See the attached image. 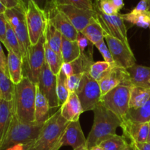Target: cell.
Wrapping results in <instances>:
<instances>
[{
    "mask_svg": "<svg viewBox=\"0 0 150 150\" xmlns=\"http://www.w3.org/2000/svg\"><path fill=\"white\" fill-rule=\"evenodd\" d=\"M57 5L67 4L86 10H95L92 0H56Z\"/></svg>",
    "mask_w": 150,
    "mask_h": 150,
    "instance_id": "obj_36",
    "label": "cell"
},
{
    "mask_svg": "<svg viewBox=\"0 0 150 150\" xmlns=\"http://www.w3.org/2000/svg\"><path fill=\"white\" fill-rule=\"evenodd\" d=\"M44 36H45V42L48 44V46L57 54L61 55L62 35L60 33L59 31L56 29L55 26L51 23L49 20H48L46 28H45Z\"/></svg>",
    "mask_w": 150,
    "mask_h": 150,
    "instance_id": "obj_27",
    "label": "cell"
},
{
    "mask_svg": "<svg viewBox=\"0 0 150 150\" xmlns=\"http://www.w3.org/2000/svg\"><path fill=\"white\" fill-rule=\"evenodd\" d=\"M127 70L132 86L150 88V67L136 64Z\"/></svg>",
    "mask_w": 150,
    "mask_h": 150,
    "instance_id": "obj_21",
    "label": "cell"
},
{
    "mask_svg": "<svg viewBox=\"0 0 150 150\" xmlns=\"http://www.w3.org/2000/svg\"><path fill=\"white\" fill-rule=\"evenodd\" d=\"M149 98L150 88L131 86L129 107L133 109H137L144 105Z\"/></svg>",
    "mask_w": 150,
    "mask_h": 150,
    "instance_id": "obj_26",
    "label": "cell"
},
{
    "mask_svg": "<svg viewBox=\"0 0 150 150\" xmlns=\"http://www.w3.org/2000/svg\"><path fill=\"white\" fill-rule=\"evenodd\" d=\"M116 64H110L105 61H99L94 62L91 65L89 74L92 79L97 81H100L108 71Z\"/></svg>",
    "mask_w": 150,
    "mask_h": 150,
    "instance_id": "obj_32",
    "label": "cell"
},
{
    "mask_svg": "<svg viewBox=\"0 0 150 150\" xmlns=\"http://www.w3.org/2000/svg\"><path fill=\"white\" fill-rule=\"evenodd\" d=\"M123 20L128 21L133 25L142 28L150 26V13L149 12H137L132 10L126 14H121Z\"/></svg>",
    "mask_w": 150,
    "mask_h": 150,
    "instance_id": "obj_28",
    "label": "cell"
},
{
    "mask_svg": "<svg viewBox=\"0 0 150 150\" xmlns=\"http://www.w3.org/2000/svg\"><path fill=\"white\" fill-rule=\"evenodd\" d=\"M7 60L9 78L13 84H18L23 78L22 59L12 51H9Z\"/></svg>",
    "mask_w": 150,
    "mask_h": 150,
    "instance_id": "obj_23",
    "label": "cell"
},
{
    "mask_svg": "<svg viewBox=\"0 0 150 150\" xmlns=\"http://www.w3.org/2000/svg\"><path fill=\"white\" fill-rule=\"evenodd\" d=\"M0 99H1V90H0Z\"/></svg>",
    "mask_w": 150,
    "mask_h": 150,
    "instance_id": "obj_53",
    "label": "cell"
},
{
    "mask_svg": "<svg viewBox=\"0 0 150 150\" xmlns=\"http://www.w3.org/2000/svg\"><path fill=\"white\" fill-rule=\"evenodd\" d=\"M7 21L4 14H0V41L3 45L5 43L6 32H7Z\"/></svg>",
    "mask_w": 150,
    "mask_h": 150,
    "instance_id": "obj_42",
    "label": "cell"
},
{
    "mask_svg": "<svg viewBox=\"0 0 150 150\" xmlns=\"http://www.w3.org/2000/svg\"><path fill=\"white\" fill-rule=\"evenodd\" d=\"M127 119L138 122H150V98L146 103L137 109L130 108L127 116Z\"/></svg>",
    "mask_w": 150,
    "mask_h": 150,
    "instance_id": "obj_31",
    "label": "cell"
},
{
    "mask_svg": "<svg viewBox=\"0 0 150 150\" xmlns=\"http://www.w3.org/2000/svg\"><path fill=\"white\" fill-rule=\"evenodd\" d=\"M38 86L46 97L51 109L59 108L57 95V76L52 73L46 62L40 74Z\"/></svg>",
    "mask_w": 150,
    "mask_h": 150,
    "instance_id": "obj_12",
    "label": "cell"
},
{
    "mask_svg": "<svg viewBox=\"0 0 150 150\" xmlns=\"http://www.w3.org/2000/svg\"><path fill=\"white\" fill-rule=\"evenodd\" d=\"M44 49H45V62L48 64V67H50L52 73L55 76H57L62 67L63 63H64L62 56L51 49L45 41V44H44Z\"/></svg>",
    "mask_w": 150,
    "mask_h": 150,
    "instance_id": "obj_29",
    "label": "cell"
},
{
    "mask_svg": "<svg viewBox=\"0 0 150 150\" xmlns=\"http://www.w3.org/2000/svg\"><path fill=\"white\" fill-rule=\"evenodd\" d=\"M25 150H35V149L33 148V146H29V148H27V149H26Z\"/></svg>",
    "mask_w": 150,
    "mask_h": 150,
    "instance_id": "obj_51",
    "label": "cell"
},
{
    "mask_svg": "<svg viewBox=\"0 0 150 150\" xmlns=\"http://www.w3.org/2000/svg\"><path fill=\"white\" fill-rule=\"evenodd\" d=\"M111 3L114 5V7L118 10L119 12L120 11V10L124 7L125 6V3L123 0H111Z\"/></svg>",
    "mask_w": 150,
    "mask_h": 150,
    "instance_id": "obj_46",
    "label": "cell"
},
{
    "mask_svg": "<svg viewBox=\"0 0 150 150\" xmlns=\"http://www.w3.org/2000/svg\"><path fill=\"white\" fill-rule=\"evenodd\" d=\"M95 46L98 49V51H100V53L101 54V55L103 56L104 59V61L110 63V64H114V59H113L112 55H111V52H110V50L108 48V45H105V40H101L100 42H98L97 44H95Z\"/></svg>",
    "mask_w": 150,
    "mask_h": 150,
    "instance_id": "obj_40",
    "label": "cell"
},
{
    "mask_svg": "<svg viewBox=\"0 0 150 150\" xmlns=\"http://www.w3.org/2000/svg\"><path fill=\"white\" fill-rule=\"evenodd\" d=\"M94 63L93 56L81 54V56L75 61L70 63H63L62 68L67 77L74 74H83L89 73L91 65Z\"/></svg>",
    "mask_w": 150,
    "mask_h": 150,
    "instance_id": "obj_19",
    "label": "cell"
},
{
    "mask_svg": "<svg viewBox=\"0 0 150 150\" xmlns=\"http://www.w3.org/2000/svg\"><path fill=\"white\" fill-rule=\"evenodd\" d=\"M81 32L94 45L103 40L106 35L100 23L97 20L96 16L91 20L89 24Z\"/></svg>",
    "mask_w": 150,
    "mask_h": 150,
    "instance_id": "obj_25",
    "label": "cell"
},
{
    "mask_svg": "<svg viewBox=\"0 0 150 150\" xmlns=\"http://www.w3.org/2000/svg\"><path fill=\"white\" fill-rule=\"evenodd\" d=\"M104 40L106 41L116 65L127 69L136 64V58L130 45L107 34Z\"/></svg>",
    "mask_w": 150,
    "mask_h": 150,
    "instance_id": "obj_10",
    "label": "cell"
},
{
    "mask_svg": "<svg viewBox=\"0 0 150 150\" xmlns=\"http://www.w3.org/2000/svg\"><path fill=\"white\" fill-rule=\"evenodd\" d=\"M45 36H42L39 42L34 45H30L28 50L27 57L23 62V76L29 78L33 83L38 84L40 74L45 63Z\"/></svg>",
    "mask_w": 150,
    "mask_h": 150,
    "instance_id": "obj_9",
    "label": "cell"
},
{
    "mask_svg": "<svg viewBox=\"0 0 150 150\" xmlns=\"http://www.w3.org/2000/svg\"><path fill=\"white\" fill-rule=\"evenodd\" d=\"M50 110H51V107H50L48 100L37 84L35 121L37 122L45 123L51 115L50 114Z\"/></svg>",
    "mask_w": 150,
    "mask_h": 150,
    "instance_id": "obj_22",
    "label": "cell"
},
{
    "mask_svg": "<svg viewBox=\"0 0 150 150\" xmlns=\"http://www.w3.org/2000/svg\"><path fill=\"white\" fill-rule=\"evenodd\" d=\"M61 56L63 62L70 63L77 59L81 56V51L77 40H70L62 36Z\"/></svg>",
    "mask_w": 150,
    "mask_h": 150,
    "instance_id": "obj_24",
    "label": "cell"
},
{
    "mask_svg": "<svg viewBox=\"0 0 150 150\" xmlns=\"http://www.w3.org/2000/svg\"><path fill=\"white\" fill-rule=\"evenodd\" d=\"M99 145L104 150H124L128 143L124 136L116 134L104 140Z\"/></svg>",
    "mask_w": 150,
    "mask_h": 150,
    "instance_id": "obj_34",
    "label": "cell"
},
{
    "mask_svg": "<svg viewBox=\"0 0 150 150\" xmlns=\"http://www.w3.org/2000/svg\"><path fill=\"white\" fill-rule=\"evenodd\" d=\"M60 111L62 116L69 122L79 121L83 111L76 92H70L68 98L60 107Z\"/></svg>",
    "mask_w": 150,
    "mask_h": 150,
    "instance_id": "obj_18",
    "label": "cell"
},
{
    "mask_svg": "<svg viewBox=\"0 0 150 150\" xmlns=\"http://www.w3.org/2000/svg\"><path fill=\"white\" fill-rule=\"evenodd\" d=\"M6 10H7V7L0 1V14H4L5 13Z\"/></svg>",
    "mask_w": 150,
    "mask_h": 150,
    "instance_id": "obj_47",
    "label": "cell"
},
{
    "mask_svg": "<svg viewBox=\"0 0 150 150\" xmlns=\"http://www.w3.org/2000/svg\"><path fill=\"white\" fill-rule=\"evenodd\" d=\"M26 7H17L7 9L4 13L7 23L13 28L18 38L23 62L26 60L31 45L26 25Z\"/></svg>",
    "mask_w": 150,
    "mask_h": 150,
    "instance_id": "obj_5",
    "label": "cell"
},
{
    "mask_svg": "<svg viewBox=\"0 0 150 150\" xmlns=\"http://www.w3.org/2000/svg\"><path fill=\"white\" fill-rule=\"evenodd\" d=\"M120 127L122 130L123 136L129 139L130 143L147 142L149 122H138L126 118L122 121Z\"/></svg>",
    "mask_w": 150,
    "mask_h": 150,
    "instance_id": "obj_15",
    "label": "cell"
},
{
    "mask_svg": "<svg viewBox=\"0 0 150 150\" xmlns=\"http://www.w3.org/2000/svg\"><path fill=\"white\" fill-rule=\"evenodd\" d=\"M63 146H70L73 150L86 147V139L81 127L79 120L71 122L67 126L59 143V149Z\"/></svg>",
    "mask_w": 150,
    "mask_h": 150,
    "instance_id": "obj_16",
    "label": "cell"
},
{
    "mask_svg": "<svg viewBox=\"0 0 150 150\" xmlns=\"http://www.w3.org/2000/svg\"><path fill=\"white\" fill-rule=\"evenodd\" d=\"M67 76L64 73L63 69L61 68L57 76V95L59 107H61L62 105L65 102L70 94L67 88Z\"/></svg>",
    "mask_w": 150,
    "mask_h": 150,
    "instance_id": "obj_30",
    "label": "cell"
},
{
    "mask_svg": "<svg viewBox=\"0 0 150 150\" xmlns=\"http://www.w3.org/2000/svg\"><path fill=\"white\" fill-rule=\"evenodd\" d=\"M76 150H88V149H87V148H86V147H83V148H81V149H76Z\"/></svg>",
    "mask_w": 150,
    "mask_h": 150,
    "instance_id": "obj_52",
    "label": "cell"
},
{
    "mask_svg": "<svg viewBox=\"0 0 150 150\" xmlns=\"http://www.w3.org/2000/svg\"><path fill=\"white\" fill-rule=\"evenodd\" d=\"M15 85L10 81V78L0 68V90L1 99L5 100H13Z\"/></svg>",
    "mask_w": 150,
    "mask_h": 150,
    "instance_id": "obj_35",
    "label": "cell"
},
{
    "mask_svg": "<svg viewBox=\"0 0 150 150\" xmlns=\"http://www.w3.org/2000/svg\"><path fill=\"white\" fill-rule=\"evenodd\" d=\"M98 83L100 88L102 96L118 86H132L130 74L127 69L117 65H114L107 74L98 81Z\"/></svg>",
    "mask_w": 150,
    "mask_h": 150,
    "instance_id": "obj_13",
    "label": "cell"
},
{
    "mask_svg": "<svg viewBox=\"0 0 150 150\" xmlns=\"http://www.w3.org/2000/svg\"><path fill=\"white\" fill-rule=\"evenodd\" d=\"M134 150H150V144L145 143H131Z\"/></svg>",
    "mask_w": 150,
    "mask_h": 150,
    "instance_id": "obj_45",
    "label": "cell"
},
{
    "mask_svg": "<svg viewBox=\"0 0 150 150\" xmlns=\"http://www.w3.org/2000/svg\"><path fill=\"white\" fill-rule=\"evenodd\" d=\"M124 150H134V148H133V145H132L131 143L128 144V145H127V146L125 147V149Z\"/></svg>",
    "mask_w": 150,
    "mask_h": 150,
    "instance_id": "obj_49",
    "label": "cell"
},
{
    "mask_svg": "<svg viewBox=\"0 0 150 150\" xmlns=\"http://www.w3.org/2000/svg\"><path fill=\"white\" fill-rule=\"evenodd\" d=\"M78 44L80 48L81 54H87L89 56H93V47L94 44H92L81 32H79L77 38Z\"/></svg>",
    "mask_w": 150,
    "mask_h": 150,
    "instance_id": "obj_38",
    "label": "cell"
},
{
    "mask_svg": "<svg viewBox=\"0 0 150 150\" xmlns=\"http://www.w3.org/2000/svg\"><path fill=\"white\" fill-rule=\"evenodd\" d=\"M7 9L14 8L17 7H26V4L22 0H0Z\"/></svg>",
    "mask_w": 150,
    "mask_h": 150,
    "instance_id": "obj_44",
    "label": "cell"
},
{
    "mask_svg": "<svg viewBox=\"0 0 150 150\" xmlns=\"http://www.w3.org/2000/svg\"><path fill=\"white\" fill-rule=\"evenodd\" d=\"M0 68H1V70L9 77L8 70H7V57L5 56L4 51H3L2 49L1 41H0Z\"/></svg>",
    "mask_w": 150,
    "mask_h": 150,
    "instance_id": "obj_43",
    "label": "cell"
},
{
    "mask_svg": "<svg viewBox=\"0 0 150 150\" xmlns=\"http://www.w3.org/2000/svg\"><path fill=\"white\" fill-rule=\"evenodd\" d=\"M4 46L5 47L7 51H12L16 55L18 56L19 57L22 59L20 45H19L18 40L16 37V33L13 28L11 27L10 24L7 23V32H6V38H5V43ZM23 61V60H22Z\"/></svg>",
    "mask_w": 150,
    "mask_h": 150,
    "instance_id": "obj_33",
    "label": "cell"
},
{
    "mask_svg": "<svg viewBox=\"0 0 150 150\" xmlns=\"http://www.w3.org/2000/svg\"><path fill=\"white\" fill-rule=\"evenodd\" d=\"M26 21L29 40L31 45H34L44 35L48 17L43 10L31 0L26 3Z\"/></svg>",
    "mask_w": 150,
    "mask_h": 150,
    "instance_id": "obj_7",
    "label": "cell"
},
{
    "mask_svg": "<svg viewBox=\"0 0 150 150\" xmlns=\"http://www.w3.org/2000/svg\"><path fill=\"white\" fill-rule=\"evenodd\" d=\"M95 6V5H94ZM96 18L107 35H111L130 45L127 36V27L121 14L107 16L95 7Z\"/></svg>",
    "mask_w": 150,
    "mask_h": 150,
    "instance_id": "obj_11",
    "label": "cell"
},
{
    "mask_svg": "<svg viewBox=\"0 0 150 150\" xmlns=\"http://www.w3.org/2000/svg\"><path fill=\"white\" fill-rule=\"evenodd\" d=\"M130 87L131 86L121 85L101 97L100 103L107 109L112 111L120 120H125L127 118L130 102Z\"/></svg>",
    "mask_w": 150,
    "mask_h": 150,
    "instance_id": "obj_6",
    "label": "cell"
},
{
    "mask_svg": "<svg viewBox=\"0 0 150 150\" xmlns=\"http://www.w3.org/2000/svg\"><path fill=\"white\" fill-rule=\"evenodd\" d=\"M89 150H104V149H103V148L101 147L100 145H97V146H93V147L91 148V149H89Z\"/></svg>",
    "mask_w": 150,
    "mask_h": 150,
    "instance_id": "obj_48",
    "label": "cell"
},
{
    "mask_svg": "<svg viewBox=\"0 0 150 150\" xmlns=\"http://www.w3.org/2000/svg\"><path fill=\"white\" fill-rule=\"evenodd\" d=\"M48 20L59 31L62 36L70 40H77L79 32L69 19L57 8L48 16Z\"/></svg>",
    "mask_w": 150,
    "mask_h": 150,
    "instance_id": "obj_17",
    "label": "cell"
},
{
    "mask_svg": "<svg viewBox=\"0 0 150 150\" xmlns=\"http://www.w3.org/2000/svg\"><path fill=\"white\" fill-rule=\"evenodd\" d=\"M13 115V100L0 99V146L8 132Z\"/></svg>",
    "mask_w": 150,
    "mask_h": 150,
    "instance_id": "obj_20",
    "label": "cell"
},
{
    "mask_svg": "<svg viewBox=\"0 0 150 150\" xmlns=\"http://www.w3.org/2000/svg\"><path fill=\"white\" fill-rule=\"evenodd\" d=\"M37 84L26 76L15 85L13 94V111L20 121L32 122L35 121V98Z\"/></svg>",
    "mask_w": 150,
    "mask_h": 150,
    "instance_id": "obj_2",
    "label": "cell"
},
{
    "mask_svg": "<svg viewBox=\"0 0 150 150\" xmlns=\"http://www.w3.org/2000/svg\"><path fill=\"white\" fill-rule=\"evenodd\" d=\"M83 74H74L67 77V88L70 92H76Z\"/></svg>",
    "mask_w": 150,
    "mask_h": 150,
    "instance_id": "obj_41",
    "label": "cell"
},
{
    "mask_svg": "<svg viewBox=\"0 0 150 150\" xmlns=\"http://www.w3.org/2000/svg\"><path fill=\"white\" fill-rule=\"evenodd\" d=\"M94 5L100 12L107 16H114L120 12L114 7L111 0H95Z\"/></svg>",
    "mask_w": 150,
    "mask_h": 150,
    "instance_id": "obj_37",
    "label": "cell"
},
{
    "mask_svg": "<svg viewBox=\"0 0 150 150\" xmlns=\"http://www.w3.org/2000/svg\"><path fill=\"white\" fill-rule=\"evenodd\" d=\"M43 125L44 123L37 122H23L14 114L0 150H8L19 146H33Z\"/></svg>",
    "mask_w": 150,
    "mask_h": 150,
    "instance_id": "obj_3",
    "label": "cell"
},
{
    "mask_svg": "<svg viewBox=\"0 0 150 150\" xmlns=\"http://www.w3.org/2000/svg\"><path fill=\"white\" fill-rule=\"evenodd\" d=\"M76 93L79 97L83 112L93 111L100 103L102 97L99 83L91 77L89 73L83 74Z\"/></svg>",
    "mask_w": 150,
    "mask_h": 150,
    "instance_id": "obj_8",
    "label": "cell"
},
{
    "mask_svg": "<svg viewBox=\"0 0 150 150\" xmlns=\"http://www.w3.org/2000/svg\"><path fill=\"white\" fill-rule=\"evenodd\" d=\"M22 1L25 4H26V3L30 0H22ZM31 1H34L41 10H43L48 15V17L52 12L57 9V7L56 0H31Z\"/></svg>",
    "mask_w": 150,
    "mask_h": 150,
    "instance_id": "obj_39",
    "label": "cell"
},
{
    "mask_svg": "<svg viewBox=\"0 0 150 150\" xmlns=\"http://www.w3.org/2000/svg\"><path fill=\"white\" fill-rule=\"evenodd\" d=\"M57 8L69 19L79 32H81L96 16L95 10H82L72 5L60 4L57 5Z\"/></svg>",
    "mask_w": 150,
    "mask_h": 150,
    "instance_id": "obj_14",
    "label": "cell"
},
{
    "mask_svg": "<svg viewBox=\"0 0 150 150\" xmlns=\"http://www.w3.org/2000/svg\"><path fill=\"white\" fill-rule=\"evenodd\" d=\"M93 112V125L86 139V148L88 150L117 134V127H120L122 124V120L100 103L94 108Z\"/></svg>",
    "mask_w": 150,
    "mask_h": 150,
    "instance_id": "obj_1",
    "label": "cell"
},
{
    "mask_svg": "<svg viewBox=\"0 0 150 150\" xmlns=\"http://www.w3.org/2000/svg\"><path fill=\"white\" fill-rule=\"evenodd\" d=\"M147 142H148V143L150 144V122H149V133H148Z\"/></svg>",
    "mask_w": 150,
    "mask_h": 150,
    "instance_id": "obj_50",
    "label": "cell"
},
{
    "mask_svg": "<svg viewBox=\"0 0 150 150\" xmlns=\"http://www.w3.org/2000/svg\"><path fill=\"white\" fill-rule=\"evenodd\" d=\"M69 122L62 116L60 107L44 123L33 145L35 150H59V143Z\"/></svg>",
    "mask_w": 150,
    "mask_h": 150,
    "instance_id": "obj_4",
    "label": "cell"
}]
</instances>
